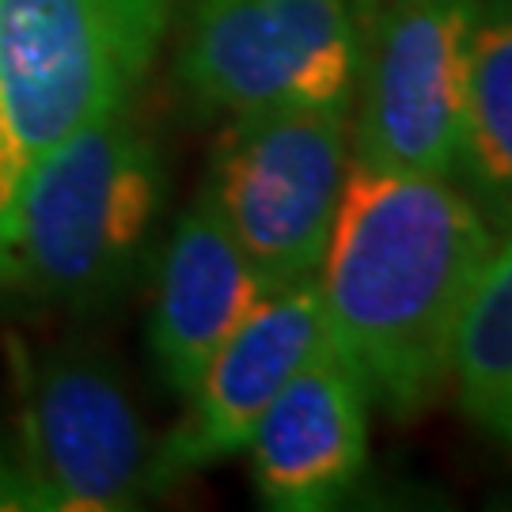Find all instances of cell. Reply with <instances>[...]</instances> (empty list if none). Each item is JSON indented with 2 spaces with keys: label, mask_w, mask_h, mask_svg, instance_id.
Returning <instances> with one entry per match:
<instances>
[{
  "label": "cell",
  "mask_w": 512,
  "mask_h": 512,
  "mask_svg": "<svg viewBox=\"0 0 512 512\" xmlns=\"http://www.w3.org/2000/svg\"><path fill=\"white\" fill-rule=\"evenodd\" d=\"M0 512H38L35 486L19 452L0 437Z\"/></svg>",
  "instance_id": "obj_13"
},
{
  "label": "cell",
  "mask_w": 512,
  "mask_h": 512,
  "mask_svg": "<svg viewBox=\"0 0 512 512\" xmlns=\"http://www.w3.org/2000/svg\"><path fill=\"white\" fill-rule=\"evenodd\" d=\"M478 0H384L361 46L353 160L456 179Z\"/></svg>",
  "instance_id": "obj_7"
},
{
  "label": "cell",
  "mask_w": 512,
  "mask_h": 512,
  "mask_svg": "<svg viewBox=\"0 0 512 512\" xmlns=\"http://www.w3.org/2000/svg\"><path fill=\"white\" fill-rule=\"evenodd\" d=\"M19 433L38 512H126L152 497L156 444L118 361L92 342L19 357Z\"/></svg>",
  "instance_id": "obj_6"
},
{
  "label": "cell",
  "mask_w": 512,
  "mask_h": 512,
  "mask_svg": "<svg viewBox=\"0 0 512 512\" xmlns=\"http://www.w3.org/2000/svg\"><path fill=\"white\" fill-rule=\"evenodd\" d=\"M459 171L482 217L512 232V0L475 4Z\"/></svg>",
  "instance_id": "obj_11"
},
{
  "label": "cell",
  "mask_w": 512,
  "mask_h": 512,
  "mask_svg": "<svg viewBox=\"0 0 512 512\" xmlns=\"http://www.w3.org/2000/svg\"><path fill=\"white\" fill-rule=\"evenodd\" d=\"M323 342L327 319L315 277L266 296L183 395L186 414L152 452V497L239 456L281 387Z\"/></svg>",
  "instance_id": "obj_8"
},
{
  "label": "cell",
  "mask_w": 512,
  "mask_h": 512,
  "mask_svg": "<svg viewBox=\"0 0 512 512\" xmlns=\"http://www.w3.org/2000/svg\"><path fill=\"white\" fill-rule=\"evenodd\" d=\"M368 391L323 342L281 387L251 437V475L266 509L323 512L368 467Z\"/></svg>",
  "instance_id": "obj_9"
},
{
  "label": "cell",
  "mask_w": 512,
  "mask_h": 512,
  "mask_svg": "<svg viewBox=\"0 0 512 512\" xmlns=\"http://www.w3.org/2000/svg\"><path fill=\"white\" fill-rule=\"evenodd\" d=\"M270 293L274 289L243 255L217 202L202 186L194 205L175 220L156 266L148 353L160 384L186 395L209 357Z\"/></svg>",
  "instance_id": "obj_10"
},
{
  "label": "cell",
  "mask_w": 512,
  "mask_h": 512,
  "mask_svg": "<svg viewBox=\"0 0 512 512\" xmlns=\"http://www.w3.org/2000/svg\"><path fill=\"white\" fill-rule=\"evenodd\" d=\"M494 232L452 179L349 160L319 296L327 342L368 403L414 421L452 380V346Z\"/></svg>",
  "instance_id": "obj_1"
},
{
  "label": "cell",
  "mask_w": 512,
  "mask_h": 512,
  "mask_svg": "<svg viewBox=\"0 0 512 512\" xmlns=\"http://www.w3.org/2000/svg\"><path fill=\"white\" fill-rule=\"evenodd\" d=\"M167 194L156 137L114 110L57 141L0 209V311L92 315L137 281Z\"/></svg>",
  "instance_id": "obj_2"
},
{
  "label": "cell",
  "mask_w": 512,
  "mask_h": 512,
  "mask_svg": "<svg viewBox=\"0 0 512 512\" xmlns=\"http://www.w3.org/2000/svg\"><path fill=\"white\" fill-rule=\"evenodd\" d=\"M361 46L349 0H190L175 76L205 114L349 110Z\"/></svg>",
  "instance_id": "obj_5"
},
{
  "label": "cell",
  "mask_w": 512,
  "mask_h": 512,
  "mask_svg": "<svg viewBox=\"0 0 512 512\" xmlns=\"http://www.w3.org/2000/svg\"><path fill=\"white\" fill-rule=\"evenodd\" d=\"M452 380L463 414L486 437L512 448V236L490 251L463 304Z\"/></svg>",
  "instance_id": "obj_12"
},
{
  "label": "cell",
  "mask_w": 512,
  "mask_h": 512,
  "mask_svg": "<svg viewBox=\"0 0 512 512\" xmlns=\"http://www.w3.org/2000/svg\"><path fill=\"white\" fill-rule=\"evenodd\" d=\"M349 171V110L232 114L205 190L270 289L319 274Z\"/></svg>",
  "instance_id": "obj_4"
},
{
  "label": "cell",
  "mask_w": 512,
  "mask_h": 512,
  "mask_svg": "<svg viewBox=\"0 0 512 512\" xmlns=\"http://www.w3.org/2000/svg\"><path fill=\"white\" fill-rule=\"evenodd\" d=\"M179 0H0V209L73 129L126 110Z\"/></svg>",
  "instance_id": "obj_3"
}]
</instances>
